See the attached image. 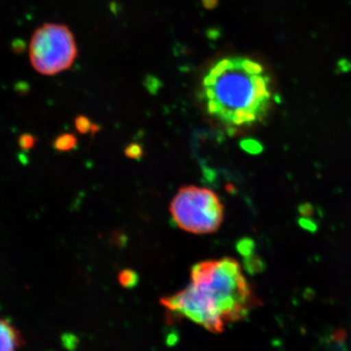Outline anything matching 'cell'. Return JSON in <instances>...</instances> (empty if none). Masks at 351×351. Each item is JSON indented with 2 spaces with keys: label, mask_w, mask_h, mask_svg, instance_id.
<instances>
[{
  "label": "cell",
  "mask_w": 351,
  "mask_h": 351,
  "mask_svg": "<svg viewBox=\"0 0 351 351\" xmlns=\"http://www.w3.org/2000/svg\"><path fill=\"white\" fill-rule=\"evenodd\" d=\"M125 154L127 157L133 159H140L143 156V149L140 145L131 144L125 149Z\"/></svg>",
  "instance_id": "9"
},
{
  "label": "cell",
  "mask_w": 351,
  "mask_h": 351,
  "mask_svg": "<svg viewBox=\"0 0 351 351\" xmlns=\"http://www.w3.org/2000/svg\"><path fill=\"white\" fill-rule=\"evenodd\" d=\"M173 221L184 232L207 234L219 230L223 206L211 189L189 186L180 189L170 206Z\"/></svg>",
  "instance_id": "3"
},
{
  "label": "cell",
  "mask_w": 351,
  "mask_h": 351,
  "mask_svg": "<svg viewBox=\"0 0 351 351\" xmlns=\"http://www.w3.org/2000/svg\"><path fill=\"white\" fill-rule=\"evenodd\" d=\"M242 147H243V149H246L247 152H251V154H257V152L262 149L260 145H258V143L254 142V141H246V142L242 144Z\"/></svg>",
  "instance_id": "11"
},
{
  "label": "cell",
  "mask_w": 351,
  "mask_h": 351,
  "mask_svg": "<svg viewBox=\"0 0 351 351\" xmlns=\"http://www.w3.org/2000/svg\"><path fill=\"white\" fill-rule=\"evenodd\" d=\"M191 282L161 304L172 313L193 321L210 332L243 319L258 301L237 261H205L191 269Z\"/></svg>",
  "instance_id": "1"
},
{
  "label": "cell",
  "mask_w": 351,
  "mask_h": 351,
  "mask_svg": "<svg viewBox=\"0 0 351 351\" xmlns=\"http://www.w3.org/2000/svg\"><path fill=\"white\" fill-rule=\"evenodd\" d=\"M77 140L73 134H62L55 140L54 147L57 151L69 152L75 149Z\"/></svg>",
  "instance_id": "6"
},
{
  "label": "cell",
  "mask_w": 351,
  "mask_h": 351,
  "mask_svg": "<svg viewBox=\"0 0 351 351\" xmlns=\"http://www.w3.org/2000/svg\"><path fill=\"white\" fill-rule=\"evenodd\" d=\"M75 128L76 130L82 134L89 133V132L96 133V132L100 130V127L97 125V124L92 123L91 120L86 117H83V115L76 117Z\"/></svg>",
  "instance_id": "7"
},
{
  "label": "cell",
  "mask_w": 351,
  "mask_h": 351,
  "mask_svg": "<svg viewBox=\"0 0 351 351\" xmlns=\"http://www.w3.org/2000/svg\"><path fill=\"white\" fill-rule=\"evenodd\" d=\"M18 343L16 330L7 321L0 319V351H16Z\"/></svg>",
  "instance_id": "5"
},
{
  "label": "cell",
  "mask_w": 351,
  "mask_h": 351,
  "mask_svg": "<svg viewBox=\"0 0 351 351\" xmlns=\"http://www.w3.org/2000/svg\"><path fill=\"white\" fill-rule=\"evenodd\" d=\"M119 281L124 288H134L138 282V276L134 270L123 269L120 271Z\"/></svg>",
  "instance_id": "8"
},
{
  "label": "cell",
  "mask_w": 351,
  "mask_h": 351,
  "mask_svg": "<svg viewBox=\"0 0 351 351\" xmlns=\"http://www.w3.org/2000/svg\"><path fill=\"white\" fill-rule=\"evenodd\" d=\"M20 144L24 149H31L36 144V138H34V136L25 134L21 137Z\"/></svg>",
  "instance_id": "10"
},
{
  "label": "cell",
  "mask_w": 351,
  "mask_h": 351,
  "mask_svg": "<svg viewBox=\"0 0 351 351\" xmlns=\"http://www.w3.org/2000/svg\"><path fill=\"white\" fill-rule=\"evenodd\" d=\"M218 4V0H202V5L206 9H213Z\"/></svg>",
  "instance_id": "14"
},
{
  "label": "cell",
  "mask_w": 351,
  "mask_h": 351,
  "mask_svg": "<svg viewBox=\"0 0 351 351\" xmlns=\"http://www.w3.org/2000/svg\"><path fill=\"white\" fill-rule=\"evenodd\" d=\"M77 56L75 36L66 25L44 24L34 31L29 46L32 68L55 75L73 66Z\"/></svg>",
  "instance_id": "4"
},
{
  "label": "cell",
  "mask_w": 351,
  "mask_h": 351,
  "mask_svg": "<svg viewBox=\"0 0 351 351\" xmlns=\"http://www.w3.org/2000/svg\"><path fill=\"white\" fill-rule=\"evenodd\" d=\"M216 83L217 77L209 75V73H208V75L205 76L204 80H203V85H204L205 87H214Z\"/></svg>",
  "instance_id": "13"
},
{
  "label": "cell",
  "mask_w": 351,
  "mask_h": 351,
  "mask_svg": "<svg viewBox=\"0 0 351 351\" xmlns=\"http://www.w3.org/2000/svg\"><path fill=\"white\" fill-rule=\"evenodd\" d=\"M213 88L215 99L207 101L208 112L228 126L261 121L271 105L269 75L262 64L249 58H230Z\"/></svg>",
  "instance_id": "2"
},
{
  "label": "cell",
  "mask_w": 351,
  "mask_h": 351,
  "mask_svg": "<svg viewBox=\"0 0 351 351\" xmlns=\"http://www.w3.org/2000/svg\"><path fill=\"white\" fill-rule=\"evenodd\" d=\"M252 247H253V243L249 240H246V241L240 242L239 249L242 255L248 256L250 255Z\"/></svg>",
  "instance_id": "12"
}]
</instances>
